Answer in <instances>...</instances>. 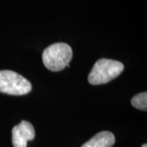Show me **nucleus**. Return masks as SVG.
Listing matches in <instances>:
<instances>
[{
	"instance_id": "1",
	"label": "nucleus",
	"mask_w": 147,
	"mask_h": 147,
	"mask_svg": "<svg viewBox=\"0 0 147 147\" xmlns=\"http://www.w3.org/2000/svg\"><path fill=\"white\" fill-rule=\"evenodd\" d=\"M72 48L65 42L53 43L43 51L42 62L45 67L52 71L62 70L71 61Z\"/></svg>"
},
{
	"instance_id": "2",
	"label": "nucleus",
	"mask_w": 147,
	"mask_h": 147,
	"mask_svg": "<svg viewBox=\"0 0 147 147\" xmlns=\"http://www.w3.org/2000/svg\"><path fill=\"white\" fill-rule=\"evenodd\" d=\"M124 69L123 64L111 59L98 60L88 75V82L92 85H100L109 83L117 78Z\"/></svg>"
},
{
	"instance_id": "3",
	"label": "nucleus",
	"mask_w": 147,
	"mask_h": 147,
	"mask_svg": "<svg viewBox=\"0 0 147 147\" xmlns=\"http://www.w3.org/2000/svg\"><path fill=\"white\" fill-rule=\"evenodd\" d=\"M31 83L22 75L12 70H0V92L21 96L29 93Z\"/></svg>"
},
{
	"instance_id": "4",
	"label": "nucleus",
	"mask_w": 147,
	"mask_h": 147,
	"mask_svg": "<svg viewBox=\"0 0 147 147\" xmlns=\"http://www.w3.org/2000/svg\"><path fill=\"white\" fill-rule=\"evenodd\" d=\"M12 145L14 147H27V142L34 140V128L30 122L22 120L12 128Z\"/></svg>"
},
{
	"instance_id": "5",
	"label": "nucleus",
	"mask_w": 147,
	"mask_h": 147,
	"mask_svg": "<svg viewBox=\"0 0 147 147\" xmlns=\"http://www.w3.org/2000/svg\"><path fill=\"white\" fill-rule=\"evenodd\" d=\"M115 142V137L112 132L103 131L96 134L82 147H111Z\"/></svg>"
},
{
	"instance_id": "6",
	"label": "nucleus",
	"mask_w": 147,
	"mask_h": 147,
	"mask_svg": "<svg viewBox=\"0 0 147 147\" xmlns=\"http://www.w3.org/2000/svg\"><path fill=\"white\" fill-rule=\"evenodd\" d=\"M131 104L133 107L142 110H146L147 109V93L146 92H141L132 97Z\"/></svg>"
},
{
	"instance_id": "7",
	"label": "nucleus",
	"mask_w": 147,
	"mask_h": 147,
	"mask_svg": "<svg viewBox=\"0 0 147 147\" xmlns=\"http://www.w3.org/2000/svg\"><path fill=\"white\" fill-rule=\"evenodd\" d=\"M142 147H147V145L146 144H144V145H143Z\"/></svg>"
}]
</instances>
